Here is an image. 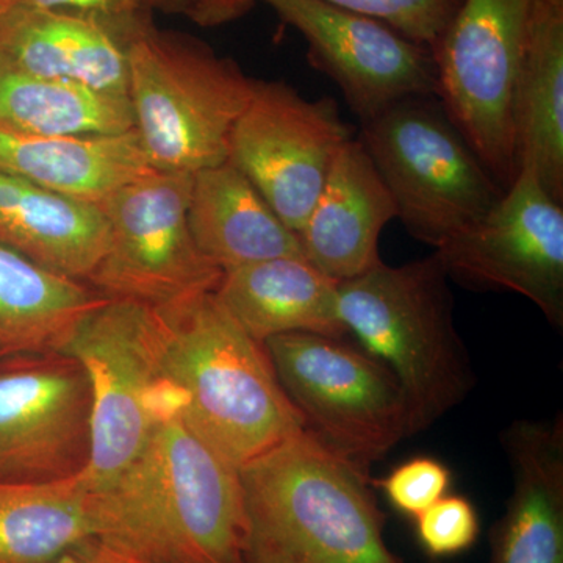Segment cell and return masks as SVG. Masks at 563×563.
<instances>
[{"mask_svg": "<svg viewBox=\"0 0 563 563\" xmlns=\"http://www.w3.org/2000/svg\"><path fill=\"white\" fill-rule=\"evenodd\" d=\"M141 453L95 492L96 542L136 563H247L236 466L203 442L161 385Z\"/></svg>", "mask_w": 563, "mask_h": 563, "instance_id": "cell-1", "label": "cell"}, {"mask_svg": "<svg viewBox=\"0 0 563 563\" xmlns=\"http://www.w3.org/2000/svg\"><path fill=\"white\" fill-rule=\"evenodd\" d=\"M162 384L192 431L236 468L306 429L268 352L214 291L154 307Z\"/></svg>", "mask_w": 563, "mask_h": 563, "instance_id": "cell-2", "label": "cell"}, {"mask_svg": "<svg viewBox=\"0 0 563 563\" xmlns=\"http://www.w3.org/2000/svg\"><path fill=\"white\" fill-rule=\"evenodd\" d=\"M239 472L247 563H404L368 468L307 429Z\"/></svg>", "mask_w": 563, "mask_h": 563, "instance_id": "cell-3", "label": "cell"}, {"mask_svg": "<svg viewBox=\"0 0 563 563\" xmlns=\"http://www.w3.org/2000/svg\"><path fill=\"white\" fill-rule=\"evenodd\" d=\"M451 280L439 255L379 263L339 282V317L347 335L384 363L409 406L410 437L461 406L476 385L454 322Z\"/></svg>", "mask_w": 563, "mask_h": 563, "instance_id": "cell-4", "label": "cell"}, {"mask_svg": "<svg viewBox=\"0 0 563 563\" xmlns=\"http://www.w3.org/2000/svg\"><path fill=\"white\" fill-rule=\"evenodd\" d=\"M121 22L129 99L143 150L158 173L196 174L228 162L233 125L254 81L202 41L143 16Z\"/></svg>", "mask_w": 563, "mask_h": 563, "instance_id": "cell-5", "label": "cell"}, {"mask_svg": "<svg viewBox=\"0 0 563 563\" xmlns=\"http://www.w3.org/2000/svg\"><path fill=\"white\" fill-rule=\"evenodd\" d=\"M358 140L406 231L433 250L484 217L504 195L439 96L395 103L362 124Z\"/></svg>", "mask_w": 563, "mask_h": 563, "instance_id": "cell-6", "label": "cell"}, {"mask_svg": "<svg viewBox=\"0 0 563 563\" xmlns=\"http://www.w3.org/2000/svg\"><path fill=\"white\" fill-rule=\"evenodd\" d=\"M307 431L368 468L410 437L409 406L390 369L339 336L287 333L263 343Z\"/></svg>", "mask_w": 563, "mask_h": 563, "instance_id": "cell-7", "label": "cell"}, {"mask_svg": "<svg viewBox=\"0 0 563 563\" xmlns=\"http://www.w3.org/2000/svg\"><path fill=\"white\" fill-rule=\"evenodd\" d=\"M537 0H462L433 47L439 99L504 190L517 176L512 92Z\"/></svg>", "mask_w": 563, "mask_h": 563, "instance_id": "cell-8", "label": "cell"}, {"mask_svg": "<svg viewBox=\"0 0 563 563\" xmlns=\"http://www.w3.org/2000/svg\"><path fill=\"white\" fill-rule=\"evenodd\" d=\"M62 352L90 380L91 457L84 477L92 492L102 490L141 453L157 420L162 379L154 307L106 298Z\"/></svg>", "mask_w": 563, "mask_h": 563, "instance_id": "cell-9", "label": "cell"}, {"mask_svg": "<svg viewBox=\"0 0 563 563\" xmlns=\"http://www.w3.org/2000/svg\"><path fill=\"white\" fill-rule=\"evenodd\" d=\"M192 174L154 172L101 203L109 250L88 284L109 299L163 307L217 290L222 272L188 225Z\"/></svg>", "mask_w": 563, "mask_h": 563, "instance_id": "cell-10", "label": "cell"}, {"mask_svg": "<svg viewBox=\"0 0 563 563\" xmlns=\"http://www.w3.org/2000/svg\"><path fill=\"white\" fill-rule=\"evenodd\" d=\"M435 254L454 284L523 296L562 331L563 207L531 169H518L499 201Z\"/></svg>", "mask_w": 563, "mask_h": 563, "instance_id": "cell-11", "label": "cell"}, {"mask_svg": "<svg viewBox=\"0 0 563 563\" xmlns=\"http://www.w3.org/2000/svg\"><path fill=\"white\" fill-rule=\"evenodd\" d=\"M351 139L332 98L312 101L285 81L255 80L251 101L233 125L228 161L298 233Z\"/></svg>", "mask_w": 563, "mask_h": 563, "instance_id": "cell-12", "label": "cell"}, {"mask_svg": "<svg viewBox=\"0 0 563 563\" xmlns=\"http://www.w3.org/2000/svg\"><path fill=\"white\" fill-rule=\"evenodd\" d=\"M92 398L65 352L0 357V483L79 476L91 457Z\"/></svg>", "mask_w": 563, "mask_h": 563, "instance_id": "cell-13", "label": "cell"}, {"mask_svg": "<svg viewBox=\"0 0 563 563\" xmlns=\"http://www.w3.org/2000/svg\"><path fill=\"white\" fill-rule=\"evenodd\" d=\"M309 46V60L342 91L361 124L413 96H439L432 49L328 0H263Z\"/></svg>", "mask_w": 563, "mask_h": 563, "instance_id": "cell-14", "label": "cell"}, {"mask_svg": "<svg viewBox=\"0 0 563 563\" xmlns=\"http://www.w3.org/2000/svg\"><path fill=\"white\" fill-rule=\"evenodd\" d=\"M395 218V199L362 141L354 136L333 161L298 232L303 257L335 282L354 279L383 263L380 235Z\"/></svg>", "mask_w": 563, "mask_h": 563, "instance_id": "cell-15", "label": "cell"}, {"mask_svg": "<svg viewBox=\"0 0 563 563\" xmlns=\"http://www.w3.org/2000/svg\"><path fill=\"white\" fill-rule=\"evenodd\" d=\"M514 487L492 531V563H563V417L503 433Z\"/></svg>", "mask_w": 563, "mask_h": 563, "instance_id": "cell-16", "label": "cell"}, {"mask_svg": "<svg viewBox=\"0 0 563 563\" xmlns=\"http://www.w3.org/2000/svg\"><path fill=\"white\" fill-rule=\"evenodd\" d=\"M122 21L79 11L0 9V58L33 76L129 96Z\"/></svg>", "mask_w": 563, "mask_h": 563, "instance_id": "cell-17", "label": "cell"}, {"mask_svg": "<svg viewBox=\"0 0 563 563\" xmlns=\"http://www.w3.org/2000/svg\"><path fill=\"white\" fill-rule=\"evenodd\" d=\"M135 129L114 135L35 136L0 129V173L98 203L154 173Z\"/></svg>", "mask_w": 563, "mask_h": 563, "instance_id": "cell-18", "label": "cell"}, {"mask_svg": "<svg viewBox=\"0 0 563 563\" xmlns=\"http://www.w3.org/2000/svg\"><path fill=\"white\" fill-rule=\"evenodd\" d=\"M339 282L303 257H280L222 273L214 295L258 343L287 333L347 335L339 317Z\"/></svg>", "mask_w": 563, "mask_h": 563, "instance_id": "cell-19", "label": "cell"}, {"mask_svg": "<svg viewBox=\"0 0 563 563\" xmlns=\"http://www.w3.org/2000/svg\"><path fill=\"white\" fill-rule=\"evenodd\" d=\"M187 217L196 246L222 273L273 258L303 257L298 233L229 161L192 174Z\"/></svg>", "mask_w": 563, "mask_h": 563, "instance_id": "cell-20", "label": "cell"}, {"mask_svg": "<svg viewBox=\"0 0 563 563\" xmlns=\"http://www.w3.org/2000/svg\"><path fill=\"white\" fill-rule=\"evenodd\" d=\"M102 207L0 173V244L51 272L90 280L109 250Z\"/></svg>", "mask_w": 563, "mask_h": 563, "instance_id": "cell-21", "label": "cell"}, {"mask_svg": "<svg viewBox=\"0 0 563 563\" xmlns=\"http://www.w3.org/2000/svg\"><path fill=\"white\" fill-rule=\"evenodd\" d=\"M515 163L563 203V0H537L512 92Z\"/></svg>", "mask_w": 563, "mask_h": 563, "instance_id": "cell-22", "label": "cell"}, {"mask_svg": "<svg viewBox=\"0 0 563 563\" xmlns=\"http://www.w3.org/2000/svg\"><path fill=\"white\" fill-rule=\"evenodd\" d=\"M103 299L87 282L51 272L0 244V357L62 352Z\"/></svg>", "mask_w": 563, "mask_h": 563, "instance_id": "cell-23", "label": "cell"}, {"mask_svg": "<svg viewBox=\"0 0 563 563\" xmlns=\"http://www.w3.org/2000/svg\"><path fill=\"white\" fill-rule=\"evenodd\" d=\"M96 542L84 473L49 484L0 483V563H65Z\"/></svg>", "mask_w": 563, "mask_h": 563, "instance_id": "cell-24", "label": "cell"}, {"mask_svg": "<svg viewBox=\"0 0 563 563\" xmlns=\"http://www.w3.org/2000/svg\"><path fill=\"white\" fill-rule=\"evenodd\" d=\"M0 129L35 136L114 135L133 131L135 118L129 96L33 76L0 58Z\"/></svg>", "mask_w": 563, "mask_h": 563, "instance_id": "cell-25", "label": "cell"}, {"mask_svg": "<svg viewBox=\"0 0 563 563\" xmlns=\"http://www.w3.org/2000/svg\"><path fill=\"white\" fill-rule=\"evenodd\" d=\"M385 22L404 36L433 49L462 0H328Z\"/></svg>", "mask_w": 563, "mask_h": 563, "instance_id": "cell-26", "label": "cell"}, {"mask_svg": "<svg viewBox=\"0 0 563 563\" xmlns=\"http://www.w3.org/2000/svg\"><path fill=\"white\" fill-rule=\"evenodd\" d=\"M372 484L384 492L393 509L415 520L448 495L453 473L439 459L417 455L393 468L383 479L372 481Z\"/></svg>", "mask_w": 563, "mask_h": 563, "instance_id": "cell-27", "label": "cell"}, {"mask_svg": "<svg viewBox=\"0 0 563 563\" xmlns=\"http://www.w3.org/2000/svg\"><path fill=\"white\" fill-rule=\"evenodd\" d=\"M418 543L433 559L451 558L470 550L479 537L476 507L462 495H444L415 518Z\"/></svg>", "mask_w": 563, "mask_h": 563, "instance_id": "cell-28", "label": "cell"}, {"mask_svg": "<svg viewBox=\"0 0 563 563\" xmlns=\"http://www.w3.org/2000/svg\"><path fill=\"white\" fill-rule=\"evenodd\" d=\"M21 7L35 10H66L79 13L98 14L106 20H128L140 13L135 0H2L0 9Z\"/></svg>", "mask_w": 563, "mask_h": 563, "instance_id": "cell-29", "label": "cell"}, {"mask_svg": "<svg viewBox=\"0 0 563 563\" xmlns=\"http://www.w3.org/2000/svg\"><path fill=\"white\" fill-rule=\"evenodd\" d=\"M255 0H199L190 20L201 27H218L240 20L254 5Z\"/></svg>", "mask_w": 563, "mask_h": 563, "instance_id": "cell-30", "label": "cell"}, {"mask_svg": "<svg viewBox=\"0 0 563 563\" xmlns=\"http://www.w3.org/2000/svg\"><path fill=\"white\" fill-rule=\"evenodd\" d=\"M141 11L157 10L162 13L184 14L191 18L199 0H135Z\"/></svg>", "mask_w": 563, "mask_h": 563, "instance_id": "cell-31", "label": "cell"}, {"mask_svg": "<svg viewBox=\"0 0 563 563\" xmlns=\"http://www.w3.org/2000/svg\"><path fill=\"white\" fill-rule=\"evenodd\" d=\"M65 563H102L96 551L95 542L88 543L87 547L79 551V559L69 558Z\"/></svg>", "mask_w": 563, "mask_h": 563, "instance_id": "cell-32", "label": "cell"}, {"mask_svg": "<svg viewBox=\"0 0 563 563\" xmlns=\"http://www.w3.org/2000/svg\"><path fill=\"white\" fill-rule=\"evenodd\" d=\"M95 544L102 563H136L122 558V555L114 553V551L109 550V548L102 547L101 543L95 542Z\"/></svg>", "mask_w": 563, "mask_h": 563, "instance_id": "cell-33", "label": "cell"}, {"mask_svg": "<svg viewBox=\"0 0 563 563\" xmlns=\"http://www.w3.org/2000/svg\"><path fill=\"white\" fill-rule=\"evenodd\" d=\"M0 2H2V0H0Z\"/></svg>", "mask_w": 563, "mask_h": 563, "instance_id": "cell-34", "label": "cell"}, {"mask_svg": "<svg viewBox=\"0 0 563 563\" xmlns=\"http://www.w3.org/2000/svg\"><path fill=\"white\" fill-rule=\"evenodd\" d=\"M435 563H440V562H435Z\"/></svg>", "mask_w": 563, "mask_h": 563, "instance_id": "cell-35", "label": "cell"}]
</instances>
